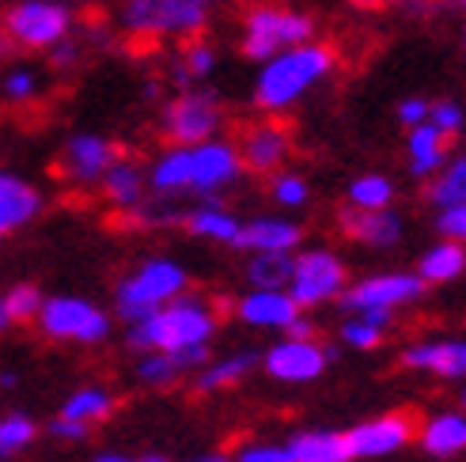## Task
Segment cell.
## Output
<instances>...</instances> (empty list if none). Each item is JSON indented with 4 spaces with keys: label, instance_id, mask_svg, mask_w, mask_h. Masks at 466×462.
I'll return each instance as SVG.
<instances>
[{
    "label": "cell",
    "instance_id": "obj_37",
    "mask_svg": "<svg viewBox=\"0 0 466 462\" xmlns=\"http://www.w3.org/2000/svg\"><path fill=\"white\" fill-rule=\"evenodd\" d=\"M341 337L353 345V349H376L380 337H383V326H376V322H368V318H349L345 326H341Z\"/></svg>",
    "mask_w": 466,
    "mask_h": 462
},
{
    "label": "cell",
    "instance_id": "obj_31",
    "mask_svg": "<svg viewBox=\"0 0 466 462\" xmlns=\"http://www.w3.org/2000/svg\"><path fill=\"white\" fill-rule=\"evenodd\" d=\"M35 421L23 417V413H8V417H0V458H15L23 447H31L35 440Z\"/></svg>",
    "mask_w": 466,
    "mask_h": 462
},
{
    "label": "cell",
    "instance_id": "obj_12",
    "mask_svg": "<svg viewBox=\"0 0 466 462\" xmlns=\"http://www.w3.org/2000/svg\"><path fill=\"white\" fill-rule=\"evenodd\" d=\"M122 156H126L122 145H114V141H106V136H96V133H80L61 152V175L68 182L91 186V182H99L110 171V164H118Z\"/></svg>",
    "mask_w": 466,
    "mask_h": 462
},
{
    "label": "cell",
    "instance_id": "obj_29",
    "mask_svg": "<svg viewBox=\"0 0 466 462\" xmlns=\"http://www.w3.org/2000/svg\"><path fill=\"white\" fill-rule=\"evenodd\" d=\"M65 417L73 421H84V425H96V421H106L114 413V395L103 387H84L76 395H68V402L61 406Z\"/></svg>",
    "mask_w": 466,
    "mask_h": 462
},
{
    "label": "cell",
    "instance_id": "obj_3",
    "mask_svg": "<svg viewBox=\"0 0 466 462\" xmlns=\"http://www.w3.org/2000/svg\"><path fill=\"white\" fill-rule=\"evenodd\" d=\"M186 285H190V276H186V269L178 262L152 258L145 266H137L118 285V292H114V307H118V315L126 322H141V318L156 315L163 304H171L175 296H182Z\"/></svg>",
    "mask_w": 466,
    "mask_h": 462
},
{
    "label": "cell",
    "instance_id": "obj_6",
    "mask_svg": "<svg viewBox=\"0 0 466 462\" xmlns=\"http://www.w3.org/2000/svg\"><path fill=\"white\" fill-rule=\"evenodd\" d=\"M126 27L137 38L186 35L198 38L205 27V5L198 0H126Z\"/></svg>",
    "mask_w": 466,
    "mask_h": 462
},
{
    "label": "cell",
    "instance_id": "obj_40",
    "mask_svg": "<svg viewBox=\"0 0 466 462\" xmlns=\"http://www.w3.org/2000/svg\"><path fill=\"white\" fill-rule=\"evenodd\" d=\"M35 91H38V84H35V76L27 73V68H15V73H8L5 80H0V95H5L8 103H27V99H35Z\"/></svg>",
    "mask_w": 466,
    "mask_h": 462
},
{
    "label": "cell",
    "instance_id": "obj_47",
    "mask_svg": "<svg viewBox=\"0 0 466 462\" xmlns=\"http://www.w3.org/2000/svg\"><path fill=\"white\" fill-rule=\"evenodd\" d=\"M357 5H368V8H383V5H425V0H357Z\"/></svg>",
    "mask_w": 466,
    "mask_h": 462
},
{
    "label": "cell",
    "instance_id": "obj_55",
    "mask_svg": "<svg viewBox=\"0 0 466 462\" xmlns=\"http://www.w3.org/2000/svg\"><path fill=\"white\" fill-rule=\"evenodd\" d=\"M462 402H466V395H462Z\"/></svg>",
    "mask_w": 466,
    "mask_h": 462
},
{
    "label": "cell",
    "instance_id": "obj_10",
    "mask_svg": "<svg viewBox=\"0 0 466 462\" xmlns=\"http://www.w3.org/2000/svg\"><path fill=\"white\" fill-rule=\"evenodd\" d=\"M330 357L315 337H285L262 357V367L277 383H311L326 372Z\"/></svg>",
    "mask_w": 466,
    "mask_h": 462
},
{
    "label": "cell",
    "instance_id": "obj_14",
    "mask_svg": "<svg viewBox=\"0 0 466 462\" xmlns=\"http://www.w3.org/2000/svg\"><path fill=\"white\" fill-rule=\"evenodd\" d=\"M410 436H413L410 417H402V413H383V417H371L357 428H349L345 440H349L353 458H383V455H394L399 447H406Z\"/></svg>",
    "mask_w": 466,
    "mask_h": 462
},
{
    "label": "cell",
    "instance_id": "obj_1",
    "mask_svg": "<svg viewBox=\"0 0 466 462\" xmlns=\"http://www.w3.org/2000/svg\"><path fill=\"white\" fill-rule=\"evenodd\" d=\"M334 65V50L330 45H289L277 57H269V65L262 68L258 87H254V103L262 110H285L292 106L304 91L322 80Z\"/></svg>",
    "mask_w": 466,
    "mask_h": 462
},
{
    "label": "cell",
    "instance_id": "obj_51",
    "mask_svg": "<svg viewBox=\"0 0 466 462\" xmlns=\"http://www.w3.org/2000/svg\"><path fill=\"white\" fill-rule=\"evenodd\" d=\"M12 326V318H8V311H5V299H0V330H8Z\"/></svg>",
    "mask_w": 466,
    "mask_h": 462
},
{
    "label": "cell",
    "instance_id": "obj_32",
    "mask_svg": "<svg viewBox=\"0 0 466 462\" xmlns=\"http://www.w3.org/2000/svg\"><path fill=\"white\" fill-rule=\"evenodd\" d=\"M213 65H217V54L208 50L205 42L194 38L190 45H182V57H178V65H175V80H178V84L201 80V76L213 73Z\"/></svg>",
    "mask_w": 466,
    "mask_h": 462
},
{
    "label": "cell",
    "instance_id": "obj_8",
    "mask_svg": "<svg viewBox=\"0 0 466 462\" xmlns=\"http://www.w3.org/2000/svg\"><path fill=\"white\" fill-rule=\"evenodd\" d=\"M289 292H292V299L299 307H319V304H326V299L345 292V266L338 262V254L322 250V246L296 254Z\"/></svg>",
    "mask_w": 466,
    "mask_h": 462
},
{
    "label": "cell",
    "instance_id": "obj_46",
    "mask_svg": "<svg viewBox=\"0 0 466 462\" xmlns=\"http://www.w3.org/2000/svg\"><path fill=\"white\" fill-rule=\"evenodd\" d=\"M285 330H289V337H311V334H315V326H311V322H308L304 315H296Z\"/></svg>",
    "mask_w": 466,
    "mask_h": 462
},
{
    "label": "cell",
    "instance_id": "obj_39",
    "mask_svg": "<svg viewBox=\"0 0 466 462\" xmlns=\"http://www.w3.org/2000/svg\"><path fill=\"white\" fill-rule=\"evenodd\" d=\"M440 236L444 239H455V243H466V201H455V205H440Z\"/></svg>",
    "mask_w": 466,
    "mask_h": 462
},
{
    "label": "cell",
    "instance_id": "obj_20",
    "mask_svg": "<svg viewBox=\"0 0 466 462\" xmlns=\"http://www.w3.org/2000/svg\"><path fill=\"white\" fill-rule=\"evenodd\" d=\"M99 186H103V197L114 205V209H122V213H133V209H141L145 205V190H148V178L145 171L129 164V159L122 156L118 164H110V171L99 178Z\"/></svg>",
    "mask_w": 466,
    "mask_h": 462
},
{
    "label": "cell",
    "instance_id": "obj_43",
    "mask_svg": "<svg viewBox=\"0 0 466 462\" xmlns=\"http://www.w3.org/2000/svg\"><path fill=\"white\" fill-rule=\"evenodd\" d=\"M87 428H91V425L73 421V417H65V413H61V417H54V421H50V432L57 436V440H84Z\"/></svg>",
    "mask_w": 466,
    "mask_h": 462
},
{
    "label": "cell",
    "instance_id": "obj_22",
    "mask_svg": "<svg viewBox=\"0 0 466 462\" xmlns=\"http://www.w3.org/2000/svg\"><path fill=\"white\" fill-rule=\"evenodd\" d=\"M292 462H349L353 451H349V440L345 432H296L292 440L285 444Z\"/></svg>",
    "mask_w": 466,
    "mask_h": 462
},
{
    "label": "cell",
    "instance_id": "obj_35",
    "mask_svg": "<svg viewBox=\"0 0 466 462\" xmlns=\"http://www.w3.org/2000/svg\"><path fill=\"white\" fill-rule=\"evenodd\" d=\"M429 197L436 205H455V201H466V156L455 159V164L440 175L432 186H429Z\"/></svg>",
    "mask_w": 466,
    "mask_h": 462
},
{
    "label": "cell",
    "instance_id": "obj_23",
    "mask_svg": "<svg viewBox=\"0 0 466 462\" xmlns=\"http://www.w3.org/2000/svg\"><path fill=\"white\" fill-rule=\"evenodd\" d=\"M190 171H194V148L175 145L171 152H163V156L156 159L148 182H152V190H156L159 197H175V194L190 190Z\"/></svg>",
    "mask_w": 466,
    "mask_h": 462
},
{
    "label": "cell",
    "instance_id": "obj_49",
    "mask_svg": "<svg viewBox=\"0 0 466 462\" xmlns=\"http://www.w3.org/2000/svg\"><path fill=\"white\" fill-rule=\"evenodd\" d=\"M141 462H167V458L148 455V458H141ZM194 462H228V458H224V455H205V458H194Z\"/></svg>",
    "mask_w": 466,
    "mask_h": 462
},
{
    "label": "cell",
    "instance_id": "obj_28",
    "mask_svg": "<svg viewBox=\"0 0 466 462\" xmlns=\"http://www.w3.org/2000/svg\"><path fill=\"white\" fill-rule=\"evenodd\" d=\"M466 269V254H462V243L448 239L432 250L421 254V266H417V276L429 285H444V281H455V276Z\"/></svg>",
    "mask_w": 466,
    "mask_h": 462
},
{
    "label": "cell",
    "instance_id": "obj_34",
    "mask_svg": "<svg viewBox=\"0 0 466 462\" xmlns=\"http://www.w3.org/2000/svg\"><path fill=\"white\" fill-rule=\"evenodd\" d=\"M390 197H394V186L383 175H364L349 186V201H353L357 209H387Z\"/></svg>",
    "mask_w": 466,
    "mask_h": 462
},
{
    "label": "cell",
    "instance_id": "obj_13",
    "mask_svg": "<svg viewBox=\"0 0 466 462\" xmlns=\"http://www.w3.org/2000/svg\"><path fill=\"white\" fill-rule=\"evenodd\" d=\"M239 171H243V159H239L236 145H228V141H201V145H194L190 190L205 194V197H217L220 190H228L231 182L239 178Z\"/></svg>",
    "mask_w": 466,
    "mask_h": 462
},
{
    "label": "cell",
    "instance_id": "obj_38",
    "mask_svg": "<svg viewBox=\"0 0 466 462\" xmlns=\"http://www.w3.org/2000/svg\"><path fill=\"white\" fill-rule=\"evenodd\" d=\"M273 201L285 205V209H296V205L308 201V182L299 175H277L273 178Z\"/></svg>",
    "mask_w": 466,
    "mask_h": 462
},
{
    "label": "cell",
    "instance_id": "obj_52",
    "mask_svg": "<svg viewBox=\"0 0 466 462\" xmlns=\"http://www.w3.org/2000/svg\"><path fill=\"white\" fill-rule=\"evenodd\" d=\"M0 387L12 390V387H15V372H0Z\"/></svg>",
    "mask_w": 466,
    "mask_h": 462
},
{
    "label": "cell",
    "instance_id": "obj_42",
    "mask_svg": "<svg viewBox=\"0 0 466 462\" xmlns=\"http://www.w3.org/2000/svg\"><path fill=\"white\" fill-rule=\"evenodd\" d=\"M236 462H292L289 447H273V444H250L236 455Z\"/></svg>",
    "mask_w": 466,
    "mask_h": 462
},
{
    "label": "cell",
    "instance_id": "obj_17",
    "mask_svg": "<svg viewBox=\"0 0 466 462\" xmlns=\"http://www.w3.org/2000/svg\"><path fill=\"white\" fill-rule=\"evenodd\" d=\"M38 213H42V194L19 175L0 171V239L19 231L23 224H31Z\"/></svg>",
    "mask_w": 466,
    "mask_h": 462
},
{
    "label": "cell",
    "instance_id": "obj_24",
    "mask_svg": "<svg viewBox=\"0 0 466 462\" xmlns=\"http://www.w3.org/2000/svg\"><path fill=\"white\" fill-rule=\"evenodd\" d=\"M421 447L436 458H451V455L466 451V417H459V413H440V417H432L421 432Z\"/></svg>",
    "mask_w": 466,
    "mask_h": 462
},
{
    "label": "cell",
    "instance_id": "obj_27",
    "mask_svg": "<svg viewBox=\"0 0 466 462\" xmlns=\"http://www.w3.org/2000/svg\"><path fill=\"white\" fill-rule=\"evenodd\" d=\"M292 250H258L247 262V281L254 288H289L292 281Z\"/></svg>",
    "mask_w": 466,
    "mask_h": 462
},
{
    "label": "cell",
    "instance_id": "obj_45",
    "mask_svg": "<svg viewBox=\"0 0 466 462\" xmlns=\"http://www.w3.org/2000/svg\"><path fill=\"white\" fill-rule=\"evenodd\" d=\"M50 61H54V68H68V65H76V45L61 38V45L54 50V57H50Z\"/></svg>",
    "mask_w": 466,
    "mask_h": 462
},
{
    "label": "cell",
    "instance_id": "obj_16",
    "mask_svg": "<svg viewBox=\"0 0 466 462\" xmlns=\"http://www.w3.org/2000/svg\"><path fill=\"white\" fill-rule=\"evenodd\" d=\"M236 315L247 322V326L258 330H285L289 322L299 315V304L292 299L289 288H250L239 304Z\"/></svg>",
    "mask_w": 466,
    "mask_h": 462
},
{
    "label": "cell",
    "instance_id": "obj_44",
    "mask_svg": "<svg viewBox=\"0 0 466 462\" xmlns=\"http://www.w3.org/2000/svg\"><path fill=\"white\" fill-rule=\"evenodd\" d=\"M399 118L413 129V126H421V122H429V103L425 99H406L402 106H399Z\"/></svg>",
    "mask_w": 466,
    "mask_h": 462
},
{
    "label": "cell",
    "instance_id": "obj_7",
    "mask_svg": "<svg viewBox=\"0 0 466 462\" xmlns=\"http://www.w3.org/2000/svg\"><path fill=\"white\" fill-rule=\"evenodd\" d=\"M220 122H224V110L213 91H182L163 110V133H167V141L186 145V148L213 141Z\"/></svg>",
    "mask_w": 466,
    "mask_h": 462
},
{
    "label": "cell",
    "instance_id": "obj_4",
    "mask_svg": "<svg viewBox=\"0 0 466 462\" xmlns=\"http://www.w3.org/2000/svg\"><path fill=\"white\" fill-rule=\"evenodd\" d=\"M247 38H243V57L250 61H269L277 57L289 45L308 42L315 23L299 12H285V8H273V5H254L247 8Z\"/></svg>",
    "mask_w": 466,
    "mask_h": 462
},
{
    "label": "cell",
    "instance_id": "obj_11",
    "mask_svg": "<svg viewBox=\"0 0 466 462\" xmlns=\"http://www.w3.org/2000/svg\"><path fill=\"white\" fill-rule=\"evenodd\" d=\"M421 276L413 273H380V276H368V281L353 285L349 292H341V307L345 311H368V307H383V311H394L410 304V299L421 296Z\"/></svg>",
    "mask_w": 466,
    "mask_h": 462
},
{
    "label": "cell",
    "instance_id": "obj_53",
    "mask_svg": "<svg viewBox=\"0 0 466 462\" xmlns=\"http://www.w3.org/2000/svg\"><path fill=\"white\" fill-rule=\"evenodd\" d=\"M455 5H459V8H466V0H455Z\"/></svg>",
    "mask_w": 466,
    "mask_h": 462
},
{
    "label": "cell",
    "instance_id": "obj_36",
    "mask_svg": "<svg viewBox=\"0 0 466 462\" xmlns=\"http://www.w3.org/2000/svg\"><path fill=\"white\" fill-rule=\"evenodd\" d=\"M0 299H5V311H8L12 322H31V318H38L42 292H38L35 285H12Z\"/></svg>",
    "mask_w": 466,
    "mask_h": 462
},
{
    "label": "cell",
    "instance_id": "obj_33",
    "mask_svg": "<svg viewBox=\"0 0 466 462\" xmlns=\"http://www.w3.org/2000/svg\"><path fill=\"white\" fill-rule=\"evenodd\" d=\"M137 376H141L145 387H171L182 372H178V364L167 349H148L141 357V364H137Z\"/></svg>",
    "mask_w": 466,
    "mask_h": 462
},
{
    "label": "cell",
    "instance_id": "obj_26",
    "mask_svg": "<svg viewBox=\"0 0 466 462\" xmlns=\"http://www.w3.org/2000/svg\"><path fill=\"white\" fill-rule=\"evenodd\" d=\"M182 224L194 231L198 239H213V243H224V246H236L239 239V220L224 213L220 205H205V209H194L190 216H182Z\"/></svg>",
    "mask_w": 466,
    "mask_h": 462
},
{
    "label": "cell",
    "instance_id": "obj_5",
    "mask_svg": "<svg viewBox=\"0 0 466 462\" xmlns=\"http://www.w3.org/2000/svg\"><path fill=\"white\" fill-rule=\"evenodd\" d=\"M38 326L54 341H76V345H103L110 337V315L80 296H54L42 299Z\"/></svg>",
    "mask_w": 466,
    "mask_h": 462
},
{
    "label": "cell",
    "instance_id": "obj_48",
    "mask_svg": "<svg viewBox=\"0 0 466 462\" xmlns=\"http://www.w3.org/2000/svg\"><path fill=\"white\" fill-rule=\"evenodd\" d=\"M8 54H12V35H8L5 23H0V61H5Z\"/></svg>",
    "mask_w": 466,
    "mask_h": 462
},
{
    "label": "cell",
    "instance_id": "obj_50",
    "mask_svg": "<svg viewBox=\"0 0 466 462\" xmlns=\"http://www.w3.org/2000/svg\"><path fill=\"white\" fill-rule=\"evenodd\" d=\"M96 462H137V458H129V455H99Z\"/></svg>",
    "mask_w": 466,
    "mask_h": 462
},
{
    "label": "cell",
    "instance_id": "obj_30",
    "mask_svg": "<svg viewBox=\"0 0 466 462\" xmlns=\"http://www.w3.org/2000/svg\"><path fill=\"white\" fill-rule=\"evenodd\" d=\"M258 364L254 353H236V357H224L217 364H205L201 376H198V390H220V387H231L250 376V367Z\"/></svg>",
    "mask_w": 466,
    "mask_h": 462
},
{
    "label": "cell",
    "instance_id": "obj_19",
    "mask_svg": "<svg viewBox=\"0 0 466 462\" xmlns=\"http://www.w3.org/2000/svg\"><path fill=\"white\" fill-rule=\"evenodd\" d=\"M406 367H421V372L459 379L466 376V341H425L402 353Z\"/></svg>",
    "mask_w": 466,
    "mask_h": 462
},
{
    "label": "cell",
    "instance_id": "obj_21",
    "mask_svg": "<svg viewBox=\"0 0 466 462\" xmlns=\"http://www.w3.org/2000/svg\"><path fill=\"white\" fill-rule=\"evenodd\" d=\"M239 250H296L299 246V227L292 220H281V216H258L239 227V239H236Z\"/></svg>",
    "mask_w": 466,
    "mask_h": 462
},
{
    "label": "cell",
    "instance_id": "obj_9",
    "mask_svg": "<svg viewBox=\"0 0 466 462\" xmlns=\"http://www.w3.org/2000/svg\"><path fill=\"white\" fill-rule=\"evenodd\" d=\"M5 27L23 50H42L68 35V8L57 0H27L5 15Z\"/></svg>",
    "mask_w": 466,
    "mask_h": 462
},
{
    "label": "cell",
    "instance_id": "obj_2",
    "mask_svg": "<svg viewBox=\"0 0 466 462\" xmlns=\"http://www.w3.org/2000/svg\"><path fill=\"white\" fill-rule=\"evenodd\" d=\"M217 334V315L208 311L201 299L175 296L171 304H163L156 315L133 322L129 345L133 349H182V345H205Z\"/></svg>",
    "mask_w": 466,
    "mask_h": 462
},
{
    "label": "cell",
    "instance_id": "obj_54",
    "mask_svg": "<svg viewBox=\"0 0 466 462\" xmlns=\"http://www.w3.org/2000/svg\"><path fill=\"white\" fill-rule=\"evenodd\" d=\"M198 5H208V0H198Z\"/></svg>",
    "mask_w": 466,
    "mask_h": 462
},
{
    "label": "cell",
    "instance_id": "obj_25",
    "mask_svg": "<svg viewBox=\"0 0 466 462\" xmlns=\"http://www.w3.org/2000/svg\"><path fill=\"white\" fill-rule=\"evenodd\" d=\"M444 141L448 136L440 133L432 122L413 126V133H410V171L421 175V178L440 171V164H444Z\"/></svg>",
    "mask_w": 466,
    "mask_h": 462
},
{
    "label": "cell",
    "instance_id": "obj_41",
    "mask_svg": "<svg viewBox=\"0 0 466 462\" xmlns=\"http://www.w3.org/2000/svg\"><path fill=\"white\" fill-rule=\"evenodd\" d=\"M429 122L444 133V136H451V133H459V126H462V110L455 106V103H436V106H429Z\"/></svg>",
    "mask_w": 466,
    "mask_h": 462
},
{
    "label": "cell",
    "instance_id": "obj_15",
    "mask_svg": "<svg viewBox=\"0 0 466 462\" xmlns=\"http://www.w3.org/2000/svg\"><path fill=\"white\" fill-rule=\"evenodd\" d=\"M292 152V136L281 122H258V126H247L243 141H239V159L243 167L254 175H269L285 164V156Z\"/></svg>",
    "mask_w": 466,
    "mask_h": 462
},
{
    "label": "cell",
    "instance_id": "obj_18",
    "mask_svg": "<svg viewBox=\"0 0 466 462\" xmlns=\"http://www.w3.org/2000/svg\"><path fill=\"white\" fill-rule=\"evenodd\" d=\"M341 231L364 246H394L402 236V220L387 209H357L353 205L341 213Z\"/></svg>",
    "mask_w": 466,
    "mask_h": 462
}]
</instances>
